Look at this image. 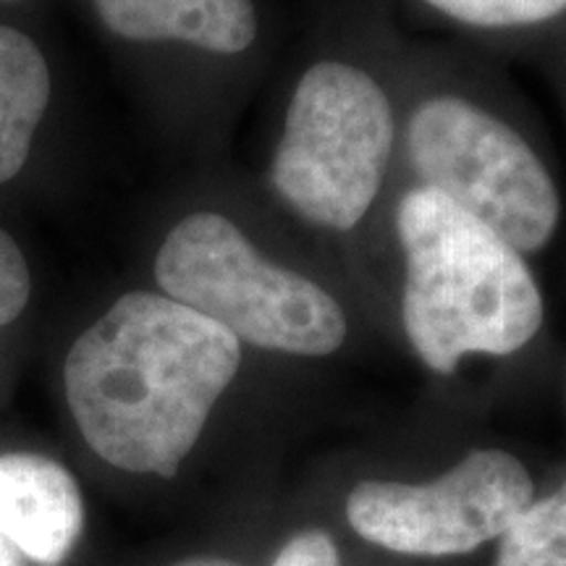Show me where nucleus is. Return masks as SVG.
<instances>
[{
	"label": "nucleus",
	"mask_w": 566,
	"mask_h": 566,
	"mask_svg": "<svg viewBox=\"0 0 566 566\" xmlns=\"http://www.w3.org/2000/svg\"><path fill=\"white\" fill-rule=\"evenodd\" d=\"M446 17L472 27H527L556 19L566 0H424Z\"/></svg>",
	"instance_id": "obj_11"
},
{
	"label": "nucleus",
	"mask_w": 566,
	"mask_h": 566,
	"mask_svg": "<svg viewBox=\"0 0 566 566\" xmlns=\"http://www.w3.org/2000/svg\"><path fill=\"white\" fill-rule=\"evenodd\" d=\"M533 493V478L520 459L478 449L430 483L354 485L346 520L359 537L394 554L464 556L501 537Z\"/></svg>",
	"instance_id": "obj_6"
},
{
	"label": "nucleus",
	"mask_w": 566,
	"mask_h": 566,
	"mask_svg": "<svg viewBox=\"0 0 566 566\" xmlns=\"http://www.w3.org/2000/svg\"><path fill=\"white\" fill-rule=\"evenodd\" d=\"M396 231L405 250L401 321L430 370L451 375L467 354L506 357L533 342L543 294L504 237L430 187L401 197Z\"/></svg>",
	"instance_id": "obj_2"
},
{
	"label": "nucleus",
	"mask_w": 566,
	"mask_h": 566,
	"mask_svg": "<svg viewBox=\"0 0 566 566\" xmlns=\"http://www.w3.org/2000/svg\"><path fill=\"white\" fill-rule=\"evenodd\" d=\"M171 566H242V564L229 562V558H218V556H195V558H184V562H176Z\"/></svg>",
	"instance_id": "obj_14"
},
{
	"label": "nucleus",
	"mask_w": 566,
	"mask_h": 566,
	"mask_svg": "<svg viewBox=\"0 0 566 566\" xmlns=\"http://www.w3.org/2000/svg\"><path fill=\"white\" fill-rule=\"evenodd\" d=\"M84 501L66 467L51 457L0 454V537L40 566H61L80 543Z\"/></svg>",
	"instance_id": "obj_7"
},
{
	"label": "nucleus",
	"mask_w": 566,
	"mask_h": 566,
	"mask_svg": "<svg viewBox=\"0 0 566 566\" xmlns=\"http://www.w3.org/2000/svg\"><path fill=\"white\" fill-rule=\"evenodd\" d=\"M394 147L384 87L342 61L302 74L271 163V184L310 223L349 231L370 210Z\"/></svg>",
	"instance_id": "obj_4"
},
{
	"label": "nucleus",
	"mask_w": 566,
	"mask_h": 566,
	"mask_svg": "<svg viewBox=\"0 0 566 566\" xmlns=\"http://www.w3.org/2000/svg\"><path fill=\"white\" fill-rule=\"evenodd\" d=\"M48 103L45 55L24 32L0 24V184L24 168Z\"/></svg>",
	"instance_id": "obj_9"
},
{
	"label": "nucleus",
	"mask_w": 566,
	"mask_h": 566,
	"mask_svg": "<svg viewBox=\"0 0 566 566\" xmlns=\"http://www.w3.org/2000/svg\"><path fill=\"white\" fill-rule=\"evenodd\" d=\"M271 566H342V556L325 530H304L279 551Z\"/></svg>",
	"instance_id": "obj_13"
},
{
	"label": "nucleus",
	"mask_w": 566,
	"mask_h": 566,
	"mask_svg": "<svg viewBox=\"0 0 566 566\" xmlns=\"http://www.w3.org/2000/svg\"><path fill=\"white\" fill-rule=\"evenodd\" d=\"M409 155L422 187L436 189L516 252H537L556 233L562 202L541 158L512 126L459 97H433L409 122Z\"/></svg>",
	"instance_id": "obj_5"
},
{
	"label": "nucleus",
	"mask_w": 566,
	"mask_h": 566,
	"mask_svg": "<svg viewBox=\"0 0 566 566\" xmlns=\"http://www.w3.org/2000/svg\"><path fill=\"white\" fill-rule=\"evenodd\" d=\"M155 281L174 302L258 349L325 357L346 342L342 304L307 275L265 260L218 212H195L168 231Z\"/></svg>",
	"instance_id": "obj_3"
},
{
	"label": "nucleus",
	"mask_w": 566,
	"mask_h": 566,
	"mask_svg": "<svg viewBox=\"0 0 566 566\" xmlns=\"http://www.w3.org/2000/svg\"><path fill=\"white\" fill-rule=\"evenodd\" d=\"M242 342L166 294L129 292L69 349L66 401L105 462L174 478L237 378Z\"/></svg>",
	"instance_id": "obj_1"
},
{
	"label": "nucleus",
	"mask_w": 566,
	"mask_h": 566,
	"mask_svg": "<svg viewBox=\"0 0 566 566\" xmlns=\"http://www.w3.org/2000/svg\"><path fill=\"white\" fill-rule=\"evenodd\" d=\"M499 541L493 566H566V480L556 493L530 501Z\"/></svg>",
	"instance_id": "obj_10"
},
{
	"label": "nucleus",
	"mask_w": 566,
	"mask_h": 566,
	"mask_svg": "<svg viewBox=\"0 0 566 566\" xmlns=\"http://www.w3.org/2000/svg\"><path fill=\"white\" fill-rule=\"evenodd\" d=\"M113 34L132 42H187L242 53L258 38L252 0H92Z\"/></svg>",
	"instance_id": "obj_8"
},
{
	"label": "nucleus",
	"mask_w": 566,
	"mask_h": 566,
	"mask_svg": "<svg viewBox=\"0 0 566 566\" xmlns=\"http://www.w3.org/2000/svg\"><path fill=\"white\" fill-rule=\"evenodd\" d=\"M30 292L32 279L24 254L9 233L0 229V325H9L24 313Z\"/></svg>",
	"instance_id": "obj_12"
},
{
	"label": "nucleus",
	"mask_w": 566,
	"mask_h": 566,
	"mask_svg": "<svg viewBox=\"0 0 566 566\" xmlns=\"http://www.w3.org/2000/svg\"><path fill=\"white\" fill-rule=\"evenodd\" d=\"M9 3H13V0H9Z\"/></svg>",
	"instance_id": "obj_15"
}]
</instances>
